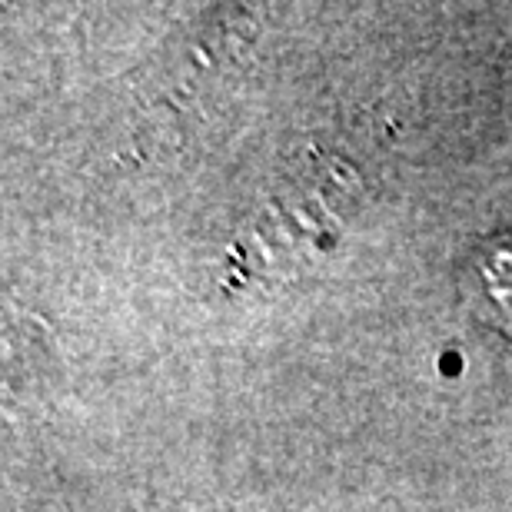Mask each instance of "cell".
I'll use <instances>...</instances> for the list:
<instances>
[{
	"label": "cell",
	"instance_id": "cell-1",
	"mask_svg": "<svg viewBox=\"0 0 512 512\" xmlns=\"http://www.w3.org/2000/svg\"><path fill=\"white\" fill-rule=\"evenodd\" d=\"M483 270V290L493 303H499V320L512 326V237L499 240L479 263Z\"/></svg>",
	"mask_w": 512,
	"mask_h": 512
}]
</instances>
